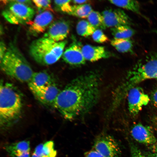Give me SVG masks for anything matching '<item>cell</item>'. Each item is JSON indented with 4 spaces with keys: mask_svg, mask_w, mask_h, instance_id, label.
Listing matches in <instances>:
<instances>
[{
    "mask_svg": "<svg viewBox=\"0 0 157 157\" xmlns=\"http://www.w3.org/2000/svg\"><path fill=\"white\" fill-rule=\"evenodd\" d=\"M8 4L2 12L4 18L14 24H26L31 22L35 12L29 6L15 0H5Z\"/></svg>",
    "mask_w": 157,
    "mask_h": 157,
    "instance_id": "6",
    "label": "cell"
},
{
    "mask_svg": "<svg viewBox=\"0 0 157 157\" xmlns=\"http://www.w3.org/2000/svg\"><path fill=\"white\" fill-rule=\"evenodd\" d=\"M53 79L51 76L46 72H34L28 83V86L41 87L48 85L54 83Z\"/></svg>",
    "mask_w": 157,
    "mask_h": 157,
    "instance_id": "18",
    "label": "cell"
},
{
    "mask_svg": "<svg viewBox=\"0 0 157 157\" xmlns=\"http://www.w3.org/2000/svg\"><path fill=\"white\" fill-rule=\"evenodd\" d=\"M88 21L96 29H105L106 27L104 18L99 12L92 11L87 17Z\"/></svg>",
    "mask_w": 157,
    "mask_h": 157,
    "instance_id": "22",
    "label": "cell"
},
{
    "mask_svg": "<svg viewBox=\"0 0 157 157\" xmlns=\"http://www.w3.org/2000/svg\"><path fill=\"white\" fill-rule=\"evenodd\" d=\"M92 11L91 6L89 3L76 5L72 6L70 15L82 18H87Z\"/></svg>",
    "mask_w": 157,
    "mask_h": 157,
    "instance_id": "23",
    "label": "cell"
},
{
    "mask_svg": "<svg viewBox=\"0 0 157 157\" xmlns=\"http://www.w3.org/2000/svg\"><path fill=\"white\" fill-rule=\"evenodd\" d=\"M157 79V54L151 55L128 72L124 82L118 88L123 96L130 90L146 80Z\"/></svg>",
    "mask_w": 157,
    "mask_h": 157,
    "instance_id": "5",
    "label": "cell"
},
{
    "mask_svg": "<svg viewBox=\"0 0 157 157\" xmlns=\"http://www.w3.org/2000/svg\"><path fill=\"white\" fill-rule=\"evenodd\" d=\"M51 11H44L37 15L28 28V32L34 36L43 33L51 24L53 19Z\"/></svg>",
    "mask_w": 157,
    "mask_h": 157,
    "instance_id": "13",
    "label": "cell"
},
{
    "mask_svg": "<svg viewBox=\"0 0 157 157\" xmlns=\"http://www.w3.org/2000/svg\"><path fill=\"white\" fill-rule=\"evenodd\" d=\"M128 109L130 114L137 115L150 100L148 95L140 87H134L129 90L127 94Z\"/></svg>",
    "mask_w": 157,
    "mask_h": 157,
    "instance_id": "8",
    "label": "cell"
},
{
    "mask_svg": "<svg viewBox=\"0 0 157 157\" xmlns=\"http://www.w3.org/2000/svg\"><path fill=\"white\" fill-rule=\"evenodd\" d=\"M7 49L4 42L1 41L0 43V61L3 57Z\"/></svg>",
    "mask_w": 157,
    "mask_h": 157,
    "instance_id": "31",
    "label": "cell"
},
{
    "mask_svg": "<svg viewBox=\"0 0 157 157\" xmlns=\"http://www.w3.org/2000/svg\"><path fill=\"white\" fill-rule=\"evenodd\" d=\"M112 35L115 39L129 38L135 34V31L131 26L123 25L111 28Z\"/></svg>",
    "mask_w": 157,
    "mask_h": 157,
    "instance_id": "20",
    "label": "cell"
},
{
    "mask_svg": "<svg viewBox=\"0 0 157 157\" xmlns=\"http://www.w3.org/2000/svg\"><path fill=\"white\" fill-rule=\"evenodd\" d=\"M155 32L157 34V29L155 30Z\"/></svg>",
    "mask_w": 157,
    "mask_h": 157,
    "instance_id": "34",
    "label": "cell"
},
{
    "mask_svg": "<svg viewBox=\"0 0 157 157\" xmlns=\"http://www.w3.org/2000/svg\"><path fill=\"white\" fill-rule=\"evenodd\" d=\"M101 14L106 27L112 28L123 25L131 26L133 24L130 17L119 8L105 9Z\"/></svg>",
    "mask_w": 157,
    "mask_h": 157,
    "instance_id": "9",
    "label": "cell"
},
{
    "mask_svg": "<svg viewBox=\"0 0 157 157\" xmlns=\"http://www.w3.org/2000/svg\"><path fill=\"white\" fill-rule=\"evenodd\" d=\"M152 127L157 133V115L153 116L151 120Z\"/></svg>",
    "mask_w": 157,
    "mask_h": 157,
    "instance_id": "32",
    "label": "cell"
},
{
    "mask_svg": "<svg viewBox=\"0 0 157 157\" xmlns=\"http://www.w3.org/2000/svg\"><path fill=\"white\" fill-rule=\"evenodd\" d=\"M151 99L154 105L157 107V85L152 92L151 95Z\"/></svg>",
    "mask_w": 157,
    "mask_h": 157,
    "instance_id": "29",
    "label": "cell"
},
{
    "mask_svg": "<svg viewBox=\"0 0 157 157\" xmlns=\"http://www.w3.org/2000/svg\"><path fill=\"white\" fill-rule=\"evenodd\" d=\"M109 1L117 7L141 15L140 3L137 1L127 0H110Z\"/></svg>",
    "mask_w": 157,
    "mask_h": 157,
    "instance_id": "21",
    "label": "cell"
},
{
    "mask_svg": "<svg viewBox=\"0 0 157 157\" xmlns=\"http://www.w3.org/2000/svg\"><path fill=\"white\" fill-rule=\"evenodd\" d=\"M71 1V0H55L54 3L58 10L70 15L72 10Z\"/></svg>",
    "mask_w": 157,
    "mask_h": 157,
    "instance_id": "25",
    "label": "cell"
},
{
    "mask_svg": "<svg viewBox=\"0 0 157 157\" xmlns=\"http://www.w3.org/2000/svg\"><path fill=\"white\" fill-rule=\"evenodd\" d=\"M69 29V25L67 21L58 20L51 23L43 37L56 42L63 41L67 37Z\"/></svg>",
    "mask_w": 157,
    "mask_h": 157,
    "instance_id": "11",
    "label": "cell"
},
{
    "mask_svg": "<svg viewBox=\"0 0 157 157\" xmlns=\"http://www.w3.org/2000/svg\"><path fill=\"white\" fill-rule=\"evenodd\" d=\"M110 43L112 46L120 53H127L133 52V42L130 38H114L111 41Z\"/></svg>",
    "mask_w": 157,
    "mask_h": 157,
    "instance_id": "19",
    "label": "cell"
},
{
    "mask_svg": "<svg viewBox=\"0 0 157 157\" xmlns=\"http://www.w3.org/2000/svg\"><path fill=\"white\" fill-rule=\"evenodd\" d=\"M0 65L1 70L6 74L22 83H28L34 73L24 57L12 44L7 48Z\"/></svg>",
    "mask_w": 157,
    "mask_h": 157,
    "instance_id": "3",
    "label": "cell"
},
{
    "mask_svg": "<svg viewBox=\"0 0 157 157\" xmlns=\"http://www.w3.org/2000/svg\"><path fill=\"white\" fill-rule=\"evenodd\" d=\"M151 152L144 157H157V144L151 146Z\"/></svg>",
    "mask_w": 157,
    "mask_h": 157,
    "instance_id": "30",
    "label": "cell"
},
{
    "mask_svg": "<svg viewBox=\"0 0 157 157\" xmlns=\"http://www.w3.org/2000/svg\"><path fill=\"white\" fill-rule=\"evenodd\" d=\"M94 149L104 157H118L120 150L116 140L112 136L102 135L95 140Z\"/></svg>",
    "mask_w": 157,
    "mask_h": 157,
    "instance_id": "7",
    "label": "cell"
},
{
    "mask_svg": "<svg viewBox=\"0 0 157 157\" xmlns=\"http://www.w3.org/2000/svg\"><path fill=\"white\" fill-rule=\"evenodd\" d=\"M84 157H104L98 152L94 149L90 150L85 154Z\"/></svg>",
    "mask_w": 157,
    "mask_h": 157,
    "instance_id": "28",
    "label": "cell"
},
{
    "mask_svg": "<svg viewBox=\"0 0 157 157\" xmlns=\"http://www.w3.org/2000/svg\"><path fill=\"white\" fill-rule=\"evenodd\" d=\"M35 98L42 104L52 105L60 92L55 83L41 87L28 86Z\"/></svg>",
    "mask_w": 157,
    "mask_h": 157,
    "instance_id": "10",
    "label": "cell"
},
{
    "mask_svg": "<svg viewBox=\"0 0 157 157\" xmlns=\"http://www.w3.org/2000/svg\"><path fill=\"white\" fill-rule=\"evenodd\" d=\"M67 41L56 42L43 37L35 40L29 47L30 54L38 63L49 65L56 62L62 56Z\"/></svg>",
    "mask_w": 157,
    "mask_h": 157,
    "instance_id": "4",
    "label": "cell"
},
{
    "mask_svg": "<svg viewBox=\"0 0 157 157\" xmlns=\"http://www.w3.org/2000/svg\"><path fill=\"white\" fill-rule=\"evenodd\" d=\"M76 28L79 35L85 37L92 35L96 30L88 21L85 20L79 21Z\"/></svg>",
    "mask_w": 157,
    "mask_h": 157,
    "instance_id": "24",
    "label": "cell"
},
{
    "mask_svg": "<svg viewBox=\"0 0 157 157\" xmlns=\"http://www.w3.org/2000/svg\"><path fill=\"white\" fill-rule=\"evenodd\" d=\"M79 44L74 42L65 49L62 58L66 63L72 65H78L84 64L85 62Z\"/></svg>",
    "mask_w": 157,
    "mask_h": 157,
    "instance_id": "14",
    "label": "cell"
},
{
    "mask_svg": "<svg viewBox=\"0 0 157 157\" xmlns=\"http://www.w3.org/2000/svg\"><path fill=\"white\" fill-rule=\"evenodd\" d=\"M56 155L54 142L49 140L37 145L31 157H56Z\"/></svg>",
    "mask_w": 157,
    "mask_h": 157,
    "instance_id": "17",
    "label": "cell"
},
{
    "mask_svg": "<svg viewBox=\"0 0 157 157\" xmlns=\"http://www.w3.org/2000/svg\"><path fill=\"white\" fill-rule=\"evenodd\" d=\"M72 2L76 4L80 5L85 3H87L89 1L88 0H76L72 1Z\"/></svg>",
    "mask_w": 157,
    "mask_h": 157,
    "instance_id": "33",
    "label": "cell"
},
{
    "mask_svg": "<svg viewBox=\"0 0 157 157\" xmlns=\"http://www.w3.org/2000/svg\"><path fill=\"white\" fill-rule=\"evenodd\" d=\"M92 35L93 40L98 43L107 42L109 41L108 38L101 29H96Z\"/></svg>",
    "mask_w": 157,
    "mask_h": 157,
    "instance_id": "26",
    "label": "cell"
},
{
    "mask_svg": "<svg viewBox=\"0 0 157 157\" xmlns=\"http://www.w3.org/2000/svg\"><path fill=\"white\" fill-rule=\"evenodd\" d=\"M4 149L10 157H30L29 141L23 140L8 144Z\"/></svg>",
    "mask_w": 157,
    "mask_h": 157,
    "instance_id": "15",
    "label": "cell"
},
{
    "mask_svg": "<svg viewBox=\"0 0 157 157\" xmlns=\"http://www.w3.org/2000/svg\"><path fill=\"white\" fill-rule=\"evenodd\" d=\"M101 78L100 73L95 71L77 77L60 91L53 106L68 120L86 114L99 101Z\"/></svg>",
    "mask_w": 157,
    "mask_h": 157,
    "instance_id": "1",
    "label": "cell"
},
{
    "mask_svg": "<svg viewBox=\"0 0 157 157\" xmlns=\"http://www.w3.org/2000/svg\"><path fill=\"white\" fill-rule=\"evenodd\" d=\"M32 1L40 10L44 11L45 10H48L49 11L52 10L50 0H34Z\"/></svg>",
    "mask_w": 157,
    "mask_h": 157,
    "instance_id": "27",
    "label": "cell"
},
{
    "mask_svg": "<svg viewBox=\"0 0 157 157\" xmlns=\"http://www.w3.org/2000/svg\"><path fill=\"white\" fill-rule=\"evenodd\" d=\"M22 108V96L12 83L1 81L0 123L2 129L12 126L19 118Z\"/></svg>",
    "mask_w": 157,
    "mask_h": 157,
    "instance_id": "2",
    "label": "cell"
},
{
    "mask_svg": "<svg viewBox=\"0 0 157 157\" xmlns=\"http://www.w3.org/2000/svg\"><path fill=\"white\" fill-rule=\"evenodd\" d=\"M131 133L133 139L140 143L151 146L157 144L156 138L151 129L141 124H134Z\"/></svg>",
    "mask_w": 157,
    "mask_h": 157,
    "instance_id": "12",
    "label": "cell"
},
{
    "mask_svg": "<svg viewBox=\"0 0 157 157\" xmlns=\"http://www.w3.org/2000/svg\"><path fill=\"white\" fill-rule=\"evenodd\" d=\"M81 49L85 60L92 62L107 58L110 56V54L103 46L86 44L82 47Z\"/></svg>",
    "mask_w": 157,
    "mask_h": 157,
    "instance_id": "16",
    "label": "cell"
}]
</instances>
